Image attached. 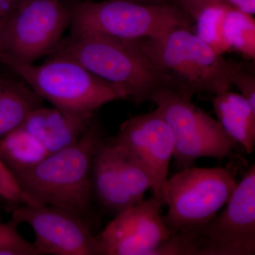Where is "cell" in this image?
I'll list each match as a JSON object with an SVG mask.
<instances>
[{"label": "cell", "mask_w": 255, "mask_h": 255, "mask_svg": "<svg viewBox=\"0 0 255 255\" xmlns=\"http://www.w3.org/2000/svg\"><path fill=\"white\" fill-rule=\"evenodd\" d=\"M140 41L171 90L193 97L197 93L216 95L233 86V63L216 53L190 28H175Z\"/></svg>", "instance_id": "obj_3"}, {"label": "cell", "mask_w": 255, "mask_h": 255, "mask_svg": "<svg viewBox=\"0 0 255 255\" xmlns=\"http://www.w3.org/2000/svg\"><path fill=\"white\" fill-rule=\"evenodd\" d=\"M94 120L95 117H78L43 106L31 111L20 127L36 137L50 155L78 142Z\"/></svg>", "instance_id": "obj_14"}, {"label": "cell", "mask_w": 255, "mask_h": 255, "mask_svg": "<svg viewBox=\"0 0 255 255\" xmlns=\"http://www.w3.org/2000/svg\"><path fill=\"white\" fill-rule=\"evenodd\" d=\"M235 9L247 14H255V0H224Z\"/></svg>", "instance_id": "obj_24"}, {"label": "cell", "mask_w": 255, "mask_h": 255, "mask_svg": "<svg viewBox=\"0 0 255 255\" xmlns=\"http://www.w3.org/2000/svg\"><path fill=\"white\" fill-rule=\"evenodd\" d=\"M212 105L229 137L248 154L255 150V110L241 95L226 90L214 95Z\"/></svg>", "instance_id": "obj_15"}, {"label": "cell", "mask_w": 255, "mask_h": 255, "mask_svg": "<svg viewBox=\"0 0 255 255\" xmlns=\"http://www.w3.org/2000/svg\"><path fill=\"white\" fill-rule=\"evenodd\" d=\"M103 139L100 125L94 120L73 145L15 174L20 187L38 205L74 215L91 228L95 221L92 161Z\"/></svg>", "instance_id": "obj_1"}, {"label": "cell", "mask_w": 255, "mask_h": 255, "mask_svg": "<svg viewBox=\"0 0 255 255\" xmlns=\"http://www.w3.org/2000/svg\"><path fill=\"white\" fill-rule=\"evenodd\" d=\"M231 167H185L167 179L162 219L174 233L209 222L226 206L237 186Z\"/></svg>", "instance_id": "obj_6"}, {"label": "cell", "mask_w": 255, "mask_h": 255, "mask_svg": "<svg viewBox=\"0 0 255 255\" xmlns=\"http://www.w3.org/2000/svg\"><path fill=\"white\" fill-rule=\"evenodd\" d=\"M231 7L225 1L213 3L206 6L194 20L196 34L219 55L230 50L225 39L224 25Z\"/></svg>", "instance_id": "obj_18"}, {"label": "cell", "mask_w": 255, "mask_h": 255, "mask_svg": "<svg viewBox=\"0 0 255 255\" xmlns=\"http://www.w3.org/2000/svg\"><path fill=\"white\" fill-rule=\"evenodd\" d=\"M4 21L0 20V53H1V43H2L3 26Z\"/></svg>", "instance_id": "obj_27"}, {"label": "cell", "mask_w": 255, "mask_h": 255, "mask_svg": "<svg viewBox=\"0 0 255 255\" xmlns=\"http://www.w3.org/2000/svg\"><path fill=\"white\" fill-rule=\"evenodd\" d=\"M112 138L138 159L152 179V194L164 203V189L173 158L174 138L158 111L128 119Z\"/></svg>", "instance_id": "obj_12"}, {"label": "cell", "mask_w": 255, "mask_h": 255, "mask_svg": "<svg viewBox=\"0 0 255 255\" xmlns=\"http://www.w3.org/2000/svg\"><path fill=\"white\" fill-rule=\"evenodd\" d=\"M11 219L31 228L40 255H97L91 228L74 215L51 206L21 205L11 210Z\"/></svg>", "instance_id": "obj_11"}, {"label": "cell", "mask_w": 255, "mask_h": 255, "mask_svg": "<svg viewBox=\"0 0 255 255\" xmlns=\"http://www.w3.org/2000/svg\"><path fill=\"white\" fill-rule=\"evenodd\" d=\"M178 6L187 13L193 19L195 20L199 13L206 6L224 0H176Z\"/></svg>", "instance_id": "obj_23"}, {"label": "cell", "mask_w": 255, "mask_h": 255, "mask_svg": "<svg viewBox=\"0 0 255 255\" xmlns=\"http://www.w3.org/2000/svg\"><path fill=\"white\" fill-rule=\"evenodd\" d=\"M48 155L41 142L20 127L0 137V157L14 175L34 167Z\"/></svg>", "instance_id": "obj_17"}, {"label": "cell", "mask_w": 255, "mask_h": 255, "mask_svg": "<svg viewBox=\"0 0 255 255\" xmlns=\"http://www.w3.org/2000/svg\"><path fill=\"white\" fill-rule=\"evenodd\" d=\"M191 99L165 87L154 92L150 99L173 133L176 164L185 168L202 157L219 160L232 157L236 142L219 121L194 105Z\"/></svg>", "instance_id": "obj_7"}, {"label": "cell", "mask_w": 255, "mask_h": 255, "mask_svg": "<svg viewBox=\"0 0 255 255\" xmlns=\"http://www.w3.org/2000/svg\"><path fill=\"white\" fill-rule=\"evenodd\" d=\"M71 37L103 36L125 40L157 38L194 19L172 3L142 4L126 0L70 4Z\"/></svg>", "instance_id": "obj_4"}, {"label": "cell", "mask_w": 255, "mask_h": 255, "mask_svg": "<svg viewBox=\"0 0 255 255\" xmlns=\"http://www.w3.org/2000/svg\"><path fill=\"white\" fill-rule=\"evenodd\" d=\"M221 213L187 231L194 255H255V165L238 183Z\"/></svg>", "instance_id": "obj_9"}, {"label": "cell", "mask_w": 255, "mask_h": 255, "mask_svg": "<svg viewBox=\"0 0 255 255\" xmlns=\"http://www.w3.org/2000/svg\"><path fill=\"white\" fill-rule=\"evenodd\" d=\"M92 189L94 200L112 216L135 204L128 189L118 147L112 138H104L94 155Z\"/></svg>", "instance_id": "obj_13"}, {"label": "cell", "mask_w": 255, "mask_h": 255, "mask_svg": "<svg viewBox=\"0 0 255 255\" xmlns=\"http://www.w3.org/2000/svg\"><path fill=\"white\" fill-rule=\"evenodd\" d=\"M126 1H134V2L142 3V4H165L172 3L169 0H126Z\"/></svg>", "instance_id": "obj_26"}, {"label": "cell", "mask_w": 255, "mask_h": 255, "mask_svg": "<svg viewBox=\"0 0 255 255\" xmlns=\"http://www.w3.org/2000/svg\"><path fill=\"white\" fill-rule=\"evenodd\" d=\"M0 62L19 75L40 98L65 113L95 117L104 105L121 100L112 85L74 60L50 58L43 65H35L0 53Z\"/></svg>", "instance_id": "obj_5"}, {"label": "cell", "mask_w": 255, "mask_h": 255, "mask_svg": "<svg viewBox=\"0 0 255 255\" xmlns=\"http://www.w3.org/2000/svg\"><path fill=\"white\" fill-rule=\"evenodd\" d=\"M69 4H75V3L82 2V1H92V0H63Z\"/></svg>", "instance_id": "obj_28"}, {"label": "cell", "mask_w": 255, "mask_h": 255, "mask_svg": "<svg viewBox=\"0 0 255 255\" xmlns=\"http://www.w3.org/2000/svg\"><path fill=\"white\" fill-rule=\"evenodd\" d=\"M0 199L4 201L11 210L21 205L38 206L23 192L16 177L0 157Z\"/></svg>", "instance_id": "obj_21"}, {"label": "cell", "mask_w": 255, "mask_h": 255, "mask_svg": "<svg viewBox=\"0 0 255 255\" xmlns=\"http://www.w3.org/2000/svg\"><path fill=\"white\" fill-rule=\"evenodd\" d=\"M163 201L152 194L124 210L95 236L97 255H151L175 234L164 223Z\"/></svg>", "instance_id": "obj_10"}, {"label": "cell", "mask_w": 255, "mask_h": 255, "mask_svg": "<svg viewBox=\"0 0 255 255\" xmlns=\"http://www.w3.org/2000/svg\"><path fill=\"white\" fill-rule=\"evenodd\" d=\"M41 107L43 100L28 85L0 78V137L20 127L31 111Z\"/></svg>", "instance_id": "obj_16"}, {"label": "cell", "mask_w": 255, "mask_h": 255, "mask_svg": "<svg viewBox=\"0 0 255 255\" xmlns=\"http://www.w3.org/2000/svg\"><path fill=\"white\" fill-rule=\"evenodd\" d=\"M24 0H0V20L4 21Z\"/></svg>", "instance_id": "obj_25"}, {"label": "cell", "mask_w": 255, "mask_h": 255, "mask_svg": "<svg viewBox=\"0 0 255 255\" xmlns=\"http://www.w3.org/2000/svg\"><path fill=\"white\" fill-rule=\"evenodd\" d=\"M18 226L12 219L0 223V255H40L34 244L20 234Z\"/></svg>", "instance_id": "obj_20"}, {"label": "cell", "mask_w": 255, "mask_h": 255, "mask_svg": "<svg viewBox=\"0 0 255 255\" xmlns=\"http://www.w3.org/2000/svg\"><path fill=\"white\" fill-rule=\"evenodd\" d=\"M71 20L63 0H24L4 21L1 53L33 64L56 49Z\"/></svg>", "instance_id": "obj_8"}, {"label": "cell", "mask_w": 255, "mask_h": 255, "mask_svg": "<svg viewBox=\"0 0 255 255\" xmlns=\"http://www.w3.org/2000/svg\"><path fill=\"white\" fill-rule=\"evenodd\" d=\"M231 82L241 92L250 105L255 110V77L242 68L239 64L233 63L231 71Z\"/></svg>", "instance_id": "obj_22"}, {"label": "cell", "mask_w": 255, "mask_h": 255, "mask_svg": "<svg viewBox=\"0 0 255 255\" xmlns=\"http://www.w3.org/2000/svg\"><path fill=\"white\" fill-rule=\"evenodd\" d=\"M51 58L76 61L108 82L121 100L142 105L154 92L169 88L165 78L147 54L140 40L103 36L71 37L60 41Z\"/></svg>", "instance_id": "obj_2"}, {"label": "cell", "mask_w": 255, "mask_h": 255, "mask_svg": "<svg viewBox=\"0 0 255 255\" xmlns=\"http://www.w3.org/2000/svg\"><path fill=\"white\" fill-rule=\"evenodd\" d=\"M224 36L230 50H236L248 59L255 58V20L252 15L231 6L226 16Z\"/></svg>", "instance_id": "obj_19"}]
</instances>
